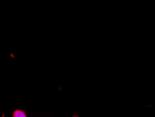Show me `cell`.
<instances>
[{
  "instance_id": "cell-1",
  "label": "cell",
  "mask_w": 155,
  "mask_h": 117,
  "mask_svg": "<svg viewBox=\"0 0 155 117\" xmlns=\"http://www.w3.org/2000/svg\"><path fill=\"white\" fill-rule=\"evenodd\" d=\"M13 117H27L25 113L22 110H16L13 113Z\"/></svg>"
}]
</instances>
